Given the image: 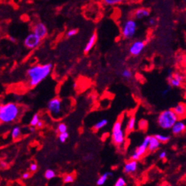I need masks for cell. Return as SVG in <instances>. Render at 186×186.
I'll list each match as a JSON object with an SVG mask.
<instances>
[{"instance_id":"d4e9b609","label":"cell","mask_w":186,"mask_h":186,"mask_svg":"<svg viewBox=\"0 0 186 186\" xmlns=\"http://www.w3.org/2000/svg\"><path fill=\"white\" fill-rule=\"evenodd\" d=\"M44 176H45L46 179L50 180V179H52L56 177V173H55L53 170H47V171L45 172Z\"/></svg>"},{"instance_id":"d6a6232c","label":"cell","mask_w":186,"mask_h":186,"mask_svg":"<svg viewBox=\"0 0 186 186\" xmlns=\"http://www.w3.org/2000/svg\"><path fill=\"white\" fill-rule=\"evenodd\" d=\"M171 88H172V87H170V86H169L168 87H166V88L164 89L163 90L162 93H161L162 96L163 97H166V96H167V95L169 93V92H170V90H171Z\"/></svg>"},{"instance_id":"1f68e13d","label":"cell","mask_w":186,"mask_h":186,"mask_svg":"<svg viewBox=\"0 0 186 186\" xmlns=\"http://www.w3.org/2000/svg\"><path fill=\"white\" fill-rule=\"evenodd\" d=\"M77 32H78V30H77L76 29H72V30L68 31L67 37H72L75 36V34H77Z\"/></svg>"},{"instance_id":"2e32d148","label":"cell","mask_w":186,"mask_h":186,"mask_svg":"<svg viewBox=\"0 0 186 186\" xmlns=\"http://www.w3.org/2000/svg\"><path fill=\"white\" fill-rule=\"evenodd\" d=\"M97 39V34L96 33H93L92 36L90 37V39L88 40V41H87L85 47H84V53H89L90 50H91V49L93 48V46H94V44H95V43H96Z\"/></svg>"},{"instance_id":"30bf717a","label":"cell","mask_w":186,"mask_h":186,"mask_svg":"<svg viewBox=\"0 0 186 186\" xmlns=\"http://www.w3.org/2000/svg\"><path fill=\"white\" fill-rule=\"evenodd\" d=\"M145 47V43L142 40H136L131 45L129 53L132 56H138L141 55Z\"/></svg>"},{"instance_id":"f546056e","label":"cell","mask_w":186,"mask_h":186,"mask_svg":"<svg viewBox=\"0 0 186 186\" xmlns=\"http://www.w3.org/2000/svg\"><path fill=\"white\" fill-rule=\"evenodd\" d=\"M147 122L145 120V119H141V120H140L139 123H138V126H139L140 129H141V130H144V129L147 128Z\"/></svg>"},{"instance_id":"5bb4252c","label":"cell","mask_w":186,"mask_h":186,"mask_svg":"<svg viewBox=\"0 0 186 186\" xmlns=\"http://www.w3.org/2000/svg\"><path fill=\"white\" fill-rule=\"evenodd\" d=\"M160 142L154 136H150L147 150L150 152H155L160 148Z\"/></svg>"},{"instance_id":"4fadbf2b","label":"cell","mask_w":186,"mask_h":186,"mask_svg":"<svg viewBox=\"0 0 186 186\" xmlns=\"http://www.w3.org/2000/svg\"><path fill=\"white\" fill-rule=\"evenodd\" d=\"M138 161L133 160H131L130 161H128V163H126L125 165L123 172L124 173L127 175L132 174V173H135L138 170Z\"/></svg>"},{"instance_id":"60d3db41","label":"cell","mask_w":186,"mask_h":186,"mask_svg":"<svg viewBox=\"0 0 186 186\" xmlns=\"http://www.w3.org/2000/svg\"><path fill=\"white\" fill-rule=\"evenodd\" d=\"M10 40L12 41V42H15V41H16V40H15V38H14V37H11V38H10Z\"/></svg>"},{"instance_id":"ffe728a7","label":"cell","mask_w":186,"mask_h":186,"mask_svg":"<svg viewBox=\"0 0 186 186\" xmlns=\"http://www.w3.org/2000/svg\"><path fill=\"white\" fill-rule=\"evenodd\" d=\"M107 124H108V120H107V119H102V120L99 121V122H97L96 124H94V125L93 126V130L95 131V132H97L100 129L103 128H104L105 126H107Z\"/></svg>"},{"instance_id":"8992f818","label":"cell","mask_w":186,"mask_h":186,"mask_svg":"<svg viewBox=\"0 0 186 186\" xmlns=\"http://www.w3.org/2000/svg\"><path fill=\"white\" fill-rule=\"evenodd\" d=\"M138 24L134 19H128L123 23L122 26V33L125 39H132L136 33Z\"/></svg>"},{"instance_id":"52a82bcc","label":"cell","mask_w":186,"mask_h":186,"mask_svg":"<svg viewBox=\"0 0 186 186\" xmlns=\"http://www.w3.org/2000/svg\"><path fill=\"white\" fill-rule=\"evenodd\" d=\"M150 136H147L145 138H144L141 145L138 146V147L136 148V150H135V152L132 154V156H131V160L138 161L146 153H147L149 141H150Z\"/></svg>"},{"instance_id":"cb8c5ba5","label":"cell","mask_w":186,"mask_h":186,"mask_svg":"<svg viewBox=\"0 0 186 186\" xmlns=\"http://www.w3.org/2000/svg\"><path fill=\"white\" fill-rule=\"evenodd\" d=\"M75 181V176L73 174H68L65 175L63 178V182L65 184L72 183Z\"/></svg>"},{"instance_id":"603a6c76","label":"cell","mask_w":186,"mask_h":186,"mask_svg":"<svg viewBox=\"0 0 186 186\" xmlns=\"http://www.w3.org/2000/svg\"><path fill=\"white\" fill-rule=\"evenodd\" d=\"M20 135H21V128H20V127H18V126H16V127L14 128L13 130H12V137L14 140H16L19 138Z\"/></svg>"},{"instance_id":"4dcf8cb0","label":"cell","mask_w":186,"mask_h":186,"mask_svg":"<svg viewBox=\"0 0 186 186\" xmlns=\"http://www.w3.org/2000/svg\"><path fill=\"white\" fill-rule=\"evenodd\" d=\"M127 185V183H126V181L123 178H119V179H118L117 181L116 182V183H115V186H125Z\"/></svg>"},{"instance_id":"83f0119b","label":"cell","mask_w":186,"mask_h":186,"mask_svg":"<svg viewBox=\"0 0 186 186\" xmlns=\"http://www.w3.org/2000/svg\"><path fill=\"white\" fill-rule=\"evenodd\" d=\"M67 129H68V127H67V125H66V124L62 122V123H59V125H58L57 131L59 132V133H62V132H67Z\"/></svg>"},{"instance_id":"74e56055","label":"cell","mask_w":186,"mask_h":186,"mask_svg":"<svg viewBox=\"0 0 186 186\" xmlns=\"http://www.w3.org/2000/svg\"><path fill=\"white\" fill-rule=\"evenodd\" d=\"M0 165H1V167H2L3 169L7 168V167H8V164L6 163L5 162H4V161H1V162H0Z\"/></svg>"},{"instance_id":"4316f807","label":"cell","mask_w":186,"mask_h":186,"mask_svg":"<svg viewBox=\"0 0 186 186\" xmlns=\"http://www.w3.org/2000/svg\"><path fill=\"white\" fill-rule=\"evenodd\" d=\"M69 135L67 132H62V133H59V140L61 143H65L67 139L68 138Z\"/></svg>"},{"instance_id":"7402d4cb","label":"cell","mask_w":186,"mask_h":186,"mask_svg":"<svg viewBox=\"0 0 186 186\" xmlns=\"http://www.w3.org/2000/svg\"><path fill=\"white\" fill-rule=\"evenodd\" d=\"M121 75H122V78L128 80V79H131V78H132V76H133V74H132V71L126 68V69H123V70L122 71V72H121Z\"/></svg>"},{"instance_id":"484cf974","label":"cell","mask_w":186,"mask_h":186,"mask_svg":"<svg viewBox=\"0 0 186 186\" xmlns=\"http://www.w3.org/2000/svg\"><path fill=\"white\" fill-rule=\"evenodd\" d=\"M103 1L108 5H116L123 2L125 0H103Z\"/></svg>"},{"instance_id":"8fae6325","label":"cell","mask_w":186,"mask_h":186,"mask_svg":"<svg viewBox=\"0 0 186 186\" xmlns=\"http://www.w3.org/2000/svg\"><path fill=\"white\" fill-rule=\"evenodd\" d=\"M33 33L37 35L41 40L44 39L47 34V28L43 23L39 22L35 24L33 27Z\"/></svg>"},{"instance_id":"d6986e66","label":"cell","mask_w":186,"mask_h":186,"mask_svg":"<svg viewBox=\"0 0 186 186\" xmlns=\"http://www.w3.org/2000/svg\"><path fill=\"white\" fill-rule=\"evenodd\" d=\"M112 176H113V174H112L111 173H110V172L103 174L102 176H100V178L97 179V185H98V186L104 185V184L106 183V182L108 180L109 178Z\"/></svg>"},{"instance_id":"ab89813d","label":"cell","mask_w":186,"mask_h":186,"mask_svg":"<svg viewBox=\"0 0 186 186\" xmlns=\"http://www.w3.org/2000/svg\"><path fill=\"white\" fill-rule=\"evenodd\" d=\"M35 127L34 126H30V132H34Z\"/></svg>"},{"instance_id":"9c48e42d","label":"cell","mask_w":186,"mask_h":186,"mask_svg":"<svg viewBox=\"0 0 186 186\" xmlns=\"http://www.w3.org/2000/svg\"><path fill=\"white\" fill-rule=\"evenodd\" d=\"M40 41L41 39L37 36V35L32 33H30V34L25 38L24 44V46H25L27 48L30 49V50H33V49H35L36 47H37L38 46L40 45Z\"/></svg>"},{"instance_id":"8d00e7d4","label":"cell","mask_w":186,"mask_h":186,"mask_svg":"<svg viewBox=\"0 0 186 186\" xmlns=\"http://www.w3.org/2000/svg\"><path fill=\"white\" fill-rule=\"evenodd\" d=\"M30 177V173H24V174L22 175V179H27Z\"/></svg>"},{"instance_id":"277c9868","label":"cell","mask_w":186,"mask_h":186,"mask_svg":"<svg viewBox=\"0 0 186 186\" xmlns=\"http://www.w3.org/2000/svg\"><path fill=\"white\" fill-rule=\"evenodd\" d=\"M123 118L118 119L113 126L112 130V142L116 147H121L125 141V133L122 128Z\"/></svg>"},{"instance_id":"836d02e7","label":"cell","mask_w":186,"mask_h":186,"mask_svg":"<svg viewBox=\"0 0 186 186\" xmlns=\"http://www.w3.org/2000/svg\"><path fill=\"white\" fill-rule=\"evenodd\" d=\"M30 170L32 173H34L38 170V167L36 163H32L30 167Z\"/></svg>"},{"instance_id":"6da1fadb","label":"cell","mask_w":186,"mask_h":186,"mask_svg":"<svg viewBox=\"0 0 186 186\" xmlns=\"http://www.w3.org/2000/svg\"><path fill=\"white\" fill-rule=\"evenodd\" d=\"M52 71L53 65L50 63L45 65H37L29 68L27 72L29 85L31 87H36L50 75Z\"/></svg>"},{"instance_id":"5b68a950","label":"cell","mask_w":186,"mask_h":186,"mask_svg":"<svg viewBox=\"0 0 186 186\" xmlns=\"http://www.w3.org/2000/svg\"><path fill=\"white\" fill-rule=\"evenodd\" d=\"M47 110L50 116L55 119H59L64 116V104L60 98L55 97L49 101Z\"/></svg>"},{"instance_id":"ba28073f","label":"cell","mask_w":186,"mask_h":186,"mask_svg":"<svg viewBox=\"0 0 186 186\" xmlns=\"http://www.w3.org/2000/svg\"><path fill=\"white\" fill-rule=\"evenodd\" d=\"M184 76L178 72H173L171 75H168L167 77V81H168L169 86L171 87H179L182 85V82L184 81Z\"/></svg>"},{"instance_id":"3957f363","label":"cell","mask_w":186,"mask_h":186,"mask_svg":"<svg viewBox=\"0 0 186 186\" xmlns=\"http://www.w3.org/2000/svg\"><path fill=\"white\" fill-rule=\"evenodd\" d=\"M179 120V117L173 110H166L161 112L157 118V124L164 130L171 129L173 125Z\"/></svg>"},{"instance_id":"f35d334b","label":"cell","mask_w":186,"mask_h":186,"mask_svg":"<svg viewBox=\"0 0 186 186\" xmlns=\"http://www.w3.org/2000/svg\"><path fill=\"white\" fill-rule=\"evenodd\" d=\"M43 126H44V122H42V121L40 120L39 122H38V123L37 124L36 127H37V128H42Z\"/></svg>"},{"instance_id":"ac0fdd59","label":"cell","mask_w":186,"mask_h":186,"mask_svg":"<svg viewBox=\"0 0 186 186\" xmlns=\"http://www.w3.org/2000/svg\"><path fill=\"white\" fill-rule=\"evenodd\" d=\"M135 125H136V118L134 116H130L127 122V125H126V132L130 133L133 132L135 129Z\"/></svg>"},{"instance_id":"e575fe53","label":"cell","mask_w":186,"mask_h":186,"mask_svg":"<svg viewBox=\"0 0 186 186\" xmlns=\"http://www.w3.org/2000/svg\"><path fill=\"white\" fill-rule=\"evenodd\" d=\"M156 24V20L154 18H150L148 20V24L150 26H154Z\"/></svg>"},{"instance_id":"b9f144b4","label":"cell","mask_w":186,"mask_h":186,"mask_svg":"<svg viewBox=\"0 0 186 186\" xmlns=\"http://www.w3.org/2000/svg\"><path fill=\"white\" fill-rule=\"evenodd\" d=\"M183 1H185V0H183Z\"/></svg>"},{"instance_id":"7a4b0ae2","label":"cell","mask_w":186,"mask_h":186,"mask_svg":"<svg viewBox=\"0 0 186 186\" xmlns=\"http://www.w3.org/2000/svg\"><path fill=\"white\" fill-rule=\"evenodd\" d=\"M21 112L19 106L14 103H9L0 106V122L11 123L18 119Z\"/></svg>"},{"instance_id":"7c38bea8","label":"cell","mask_w":186,"mask_h":186,"mask_svg":"<svg viewBox=\"0 0 186 186\" xmlns=\"http://www.w3.org/2000/svg\"><path fill=\"white\" fill-rule=\"evenodd\" d=\"M186 125L185 122L183 121H176V123L171 128L172 132L175 135H179L183 134L185 132Z\"/></svg>"},{"instance_id":"9a60e30c","label":"cell","mask_w":186,"mask_h":186,"mask_svg":"<svg viewBox=\"0 0 186 186\" xmlns=\"http://www.w3.org/2000/svg\"><path fill=\"white\" fill-rule=\"evenodd\" d=\"M173 112L176 114V116L179 118H183L185 116L186 107L185 104H179L173 109Z\"/></svg>"},{"instance_id":"d590c367","label":"cell","mask_w":186,"mask_h":186,"mask_svg":"<svg viewBox=\"0 0 186 186\" xmlns=\"http://www.w3.org/2000/svg\"><path fill=\"white\" fill-rule=\"evenodd\" d=\"M167 153L166 151H162L160 153L159 155V158L160 160H165L166 158H167Z\"/></svg>"},{"instance_id":"44dd1931","label":"cell","mask_w":186,"mask_h":186,"mask_svg":"<svg viewBox=\"0 0 186 186\" xmlns=\"http://www.w3.org/2000/svg\"><path fill=\"white\" fill-rule=\"evenodd\" d=\"M154 137L160 143H167L170 141V139H171V137H170V135H161V134H157V135H155Z\"/></svg>"},{"instance_id":"f1b7e54d","label":"cell","mask_w":186,"mask_h":186,"mask_svg":"<svg viewBox=\"0 0 186 186\" xmlns=\"http://www.w3.org/2000/svg\"><path fill=\"white\" fill-rule=\"evenodd\" d=\"M40 121V116L38 114H35L34 116H33V118H32L31 121H30V126H34V127H36L37 124L38 123V122Z\"/></svg>"},{"instance_id":"e0dca14e","label":"cell","mask_w":186,"mask_h":186,"mask_svg":"<svg viewBox=\"0 0 186 186\" xmlns=\"http://www.w3.org/2000/svg\"><path fill=\"white\" fill-rule=\"evenodd\" d=\"M150 15V12L147 9H139L135 12V18L136 19H143L144 18H147Z\"/></svg>"}]
</instances>
